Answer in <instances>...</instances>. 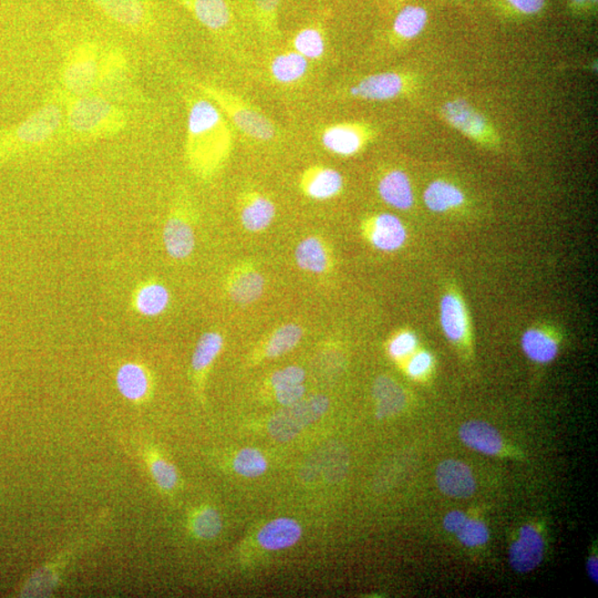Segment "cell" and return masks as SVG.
Segmentation results:
<instances>
[{
    "mask_svg": "<svg viewBox=\"0 0 598 598\" xmlns=\"http://www.w3.org/2000/svg\"><path fill=\"white\" fill-rule=\"evenodd\" d=\"M305 380V371L299 367L290 366L275 372L272 377V385L275 390L279 388L301 385Z\"/></svg>",
    "mask_w": 598,
    "mask_h": 598,
    "instance_id": "60d3db41",
    "label": "cell"
},
{
    "mask_svg": "<svg viewBox=\"0 0 598 598\" xmlns=\"http://www.w3.org/2000/svg\"><path fill=\"white\" fill-rule=\"evenodd\" d=\"M104 46L91 35H85L66 50L59 71L60 94L74 98L91 94L98 85Z\"/></svg>",
    "mask_w": 598,
    "mask_h": 598,
    "instance_id": "3957f363",
    "label": "cell"
},
{
    "mask_svg": "<svg viewBox=\"0 0 598 598\" xmlns=\"http://www.w3.org/2000/svg\"><path fill=\"white\" fill-rule=\"evenodd\" d=\"M130 119L125 105L98 92L66 98L64 124L58 139L64 137L69 143L109 139L124 133L130 126Z\"/></svg>",
    "mask_w": 598,
    "mask_h": 598,
    "instance_id": "7a4b0ae2",
    "label": "cell"
},
{
    "mask_svg": "<svg viewBox=\"0 0 598 598\" xmlns=\"http://www.w3.org/2000/svg\"><path fill=\"white\" fill-rule=\"evenodd\" d=\"M424 203L433 212H446L458 208L464 202V196L452 184L437 181L428 187L424 192Z\"/></svg>",
    "mask_w": 598,
    "mask_h": 598,
    "instance_id": "d4e9b609",
    "label": "cell"
},
{
    "mask_svg": "<svg viewBox=\"0 0 598 598\" xmlns=\"http://www.w3.org/2000/svg\"><path fill=\"white\" fill-rule=\"evenodd\" d=\"M296 260L300 269L313 273H323L329 264L326 250L319 239H304L296 249Z\"/></svg>",
    "mask_w": 598,
    "mask_h": 598,
    "instance_id": "83f0119b",
    "label": "cell"
},
{
    "mask_svg": "<svg viewBox=\"0 0 598 598\" xmlns=\"http://www.w3.org/2000/svg\"><path fill=\"white\" fill-rule=\"evenodd\" d=\"M443 115L454 127L474 139L488 135L487 121L465 101L450 102L444 106Z\"/></svg>",
    "mask_w": 598,
    "mask_h": 598,
    "instance_id": "e0dca14e",
    "label": "cell"
},
{
    "mask_svg": "<svg viewBox=\"0 0 598 598\" xmlns=\"http://www.w3.org/2000/svg\"><path fill=\"white\" fill-rule=\"evenodd\" d=\"M223 347L222 336L218 332H207L198 342L192 358V367L196 371L206 370L212 364Z\"/></svg>",
    "mask_w": 598,
    "mask_h": 598,
    "instance_id": "4dcf8cb0",
    "label": "cell"
},
{
    "mask_svg": "<svg viewBox=\"0 0 598 598\" xmlns=\"http://www.w3.org/2000/svg\"><path fill=\"white\" fill-rule=\"evenodd\" d=\"M439 489L448 497L464 499L471 497L475 481L471 470L457 460H446L439 464L436 472Z\"/></svg>",
    "mask_w": 598,
    "mask_h": 598,
    "instance_id": "30bf717a",
    "label": "cell"
},
{
    "mask_svg": "<svg viewBox=\"0 0 598 598\" xmlns=\"http://www.w3.org/2000/svg\"><path fill=\"white\" fill-rule=\"evenodd\" d=\"M303 431L300 424L296 421V419L291 416L288 408L275 413L270 419L269 423V431L276 441L280 442H288Z\"/></svg>",
    "mask_w": 598,
    "mask_h": 598,
    "instance_id": "8d00e7d4",
    "label": "cell"
},
{
    "mask_svg": "<svg viewBox=\"0 0 598 598\" xmlns=\"http://www.w3.org/2000/svg\"><path fill=\"white\" fill-rule=\"evenodd\" d=\"M196 86L243 135L258 141L273 140L276 137L273 122L241 96L209 84L198 83Z\"/></svg>",
    "mask_w": 598,
    "mask_h": 598,
    "instance_id": "277c9868",
    "label": "cell"
},
{
    "mask_svg": "<svg viewBox=\"0 0 598 598\" xmlns=\"http://www.w3.org/2000/svg\"><path fill=\"white\" fill-rule=\"evenodd\" d=\"M368 140L365 127L355 124L327 126L320 133L321 145L340 157H351L361 150Z\"/></svg>",
    "mask_w": 598,
    "mask_h": 598,
    "instance_id": "ba28073f",
    "label": "cell"
},
{
    "mask_svg": "<svg viewBox=\"0 0 598 598\" xmlns=\"http://www.w3.org/2000/svg\"><path fill=\"white\" fill-rule=\"evenodd\" d=\"M130 60L119 47L105 49L98 85L95 92L125 105L132 90Z\"/></svg>",
    "mask_w": 598,
    "mask_h": 598,
    "instance_id": "8992f818",
    "label": "cell"
},
{
    "mask_svg": "<svg viewBox=\"0 0 598 598\" xmlns=\"http://www.w3.org/2000/svg\"><path fill=\"white\" fill-rule=\"evenodd\" d=\"M96 529L90 530L88 533L80 536L78 540L73 542L68 545V549L59 553V559L54 557V560L45 564L42 569H39L35 573L30 577L22 591L24 597H48L57 589L60 577L63 575L66 564L70 559L78 553L81 550L86 548L89 542L96 540Z\"/></svg>",
    "mask_w": 598,
    "mask_h": 598,
    "instance_id": "52a82bcc",
    "label": "cell"
},
{
    "mask_svg": "<svg viewBox=\"0 0 598 598\" xmlns=\"http://www.w3.org/2000/svg\"><path fill=\"white\" fill-rule=\"evenodd\" d=\"M234 469L242 477L258 478L268 470V461L258 450L247 448L235 457Z\"/></svg>",
    "mask_w": 598,
    "mask_h": 598,
    "instance_id": "d590c367",
    "label": "cell"
},
{
    "mask_svg": "<svg viewBox=\"0 0 598 598\" xmlns=\"http://www.w3.org/2000/svg\"><path fill=\"white\" fill-rule=\"evenodd\" d=\"M329 401L325 396L317 395L309 399H301L293 406L288 407L291 416L296 419L301 428L319 421L329 410Z\"/></svg>",
    "mask_w": 598,
    "mask_h": 598,
    "instance_id": "f546056e",
    "label": "cell"
},
{
    "mask_svg": "<svg viewBox=\"0 0 598 598\" xmlns=\"http://www.w3.org/2000/svg\"><path fill=\"white\" fill-rule=\"evenodd\" d=\"M191 528L198 539L212 540L222 531L221 516L214 509H203L194 515Z\"/></svg>",
    "mask_w": 598,
    "mask_h": 598,
    "instance_id": "74e56055",
    "label": "cell"
},
{
    "mask_svg": "<svg viewBox=\"0 0 598 598\" xmlns=\"http://www.w3.org/2000/svg\"><path fill=\"white\" fill-rule=\"evenodd\" d=\"M417 342V337L412 332H401L391 340L390 354L395 360H402L415 351Z\"/></svg>",
    "mask_w": 598,
    "mask_h": 598,
    "instance_id": "ab89813d",
    "label": "cell"
},
{
    "mask_svg": "<svg viewBox=\"0 0 598 598\" xmlns=\"http://www.w3.org/2000/svg\"><path fill=\"white\" fill-rule=\"evenodd\" d=\"M276 208L268 198L252 194L245 198L242 209V223L250 232L262 231L273 222Z\"/></svg>",
    "mask_w": 598,
    "mask_h": 598,
    "instance_id": "603a6c76",
    "label": "cell"
},
{
    "mask_svg": "<svg viewBox=\"0 0 598 598\" xmlns=\"http://www.w3.org/2000/svg\"><path fill=\"white\" fill-rule=\"evenodd\" d=\"M457 534L459 541L468 548L487 543L490 536L487 526L477 520H467Z\"/></svg>",
    "mask_w": 598,
    "mask_h": 598,
    "instance_id": "f35d334b",
    "label": "cell"
},
{
    "mask_svg": "<svg viewBox=\"0 0 598 598\" xmlns=\"http://www.w3.org/2000/svg\"><path fill=\"white\" fill-rule=\"evenodd\" d=\"M117 386L122 396L132 402L145 400L150 390L149 377L145 368L127 362L119 368L117 374Z\"/></svg>",
    "mask_w": 598,
    "mask_h": 598,
    "instance_id": "ffe728a7",
    "label": "cell"
},
{
    "mask_svg": "<svg viewBox=\"0 0 598 598\" xmlns=\"http://www.w3.org/2000/svg\"><path fill=\"white\" fill-rule=\"evenodd\" d=\"M544 542L533 526L525 525L519 539L510 549V563L520 573H528L538 567L543 559Z\"/></svg>",
    "mask_w": 598,
    "mask_h": 598,
    "instance_id": "9c48e42d",
    "label": "cell"
},
{
    "mask_svg": "<svg viewBox=\"0 0 598 598\" xmlns=\"http://www.w3.org/2000/svg\"><path fill=\"white\" fill-rule=\"evenodd\" d=\"M145 459L157 487L163 492H172L177 487L178 474L175 465L158 456L156 450L147 449Z\"/></svg>",
    "mask_w": 598,
    "mask_h": 598,
    "instance_id": "4316f807",
    "label": "cell"
},
{
    "mask_svg": "<svg viewBox=\"0 0 598 598\" xmlns=\"http://www.w3.org/2000/svg\"><path fill=\"white\" fill-rule=\"evenodd\" d=\"M515 8L525 14H535L544 6V0H509Z\"/></svg>",
    "mask_w": 598,
    "mask_h": 598,
    "instance_id": "f6af8a7d",
    "label": "cell"
},
{
    "mask_svg": "<svg viewBox=\"0 0 598 598\" xmlns=\"http://www.w3.org/2000/svg\"><path fill=\"white\" fill-rule=\"evenodd\" d=\"M405 88V80L396 73H382L367 76L352 86L350 95L365 100L385 101L396 98Z\"/></svg>",
    "mask_w": 598,
    "mask_h": 598,
    "instance_id": "8fae6325",
    "label": "cell"
},
{
    "mask_svg": "<svg viewBox=\"0 0 598 598\" xmlns=\"http://www.w3.org/2000/svg\"><path fill=\"white\" fill-rule=\"evenodd\" d=\"M374 395L378 402V417L395 415L406 403L405 393L390 378L381 377L375 383Z\"/></svg>",
    "mask_w": 598,
    "mask_h": 598,
    "instance_id": "484cf974",
    "label": "cell"
},
{
    "mask_svg": "<svg viewBox=\"0 0 598 598\" xmlns=\"http://www.w3.org/2000/svg\"><path fill=\"white\" fill-rule=\"evenodd\" d=\"M407 239L402 222L392 214L383 213L372 219L370 241L374 247L386 252L400 248Z\"/></svg>",
    "mask_w": 598,
    "mask_h": 598,
    "instance_id": "5bb4252c",
    "label": "cell"
},
{
    "mask_svg": "<svg viewBox=\"0 0 598 598\" xmlns=\"http://www.w3.org/2000/svg\"><path fill=\"white\" fill-rule=\"evenodd\" d=\"M433 365V358L429 352L421 351L412 357L408 365V374L412 378H422L431 371Z\"/></svg>",
    "mask_w": 598,
    "mask_h": 598,
    "instance_id": "b9f144b4",
    "label": "cell"
},
{
    "mask_svg": "<svg viewBox=\"0 0 598 598\" xmlns=\"http://www.w3.org/2000/svg\"><path fill=\"white\" fill-rule=\"evenodd\" d=\"M280 0H255L260 13L269 15V17L272 16L276 13V9L279 7Z\"/></svg>",
    "mask_w": 598,
    "mask_h": 598,
    "instance_id": "bcb514c9",
    "label": "cell"
},
{
    "mask_svg": "<svg viewBox=\"0 0 598 598\" xmlns=\"http://www.w3.org/2000/svg\"><path fill=\"white\" fill-rule=\"evenodd\" d=\"M300 536L301 528L296 521L280 518L266 524L259 531L258 541L265 550L279 551L298 543Z\"/></svg>",
    "mask_w": 598,
    "mask_h": 598,
    "instance_id": "2e32d148",
    "label": "cell"
},
{
    "mask_svg": "<svg viewBox=\"0 0 598 598\" xmlns=\"http://www.w3.org/2000/svg\"><path fill=\"white\" fill-rule=\"evenodd\" d=\"M522 349L530 360L541 364L553 360L559 351V346L553 337L535 329L524 332Z\"/></svg>",
    "mask_w": 598,
    "mask_h": 598,
    "instance_id": "cb8c5ba5",
    "label": "cell"
},
{
    "mask_svg": "<svg viewBox=\"0 0 598 598\" xmlns=\"http://www.w3.org/2000/svg\"><path fill=\"white\" fill-rule=\"evenodd\" d=\"M301 336H303V331L298 325L289 324L280 327L270 339L268 349H266V355L279 357L286 354L299 344Z\"/></svg>",
    "mask_w": 598,
    "mask_h": 598,
    "instance_id": "e575fe53",
    "label": "cell"
},
{
    "mask_svg": "<svg viewBox=\"0 0 598 598\" xmlns=\"http://www.w3.org/2000/svg\"><path fill=\"white\" fill-rule=\"evenodd\" d=\"M441 319L444 334L453 342L461 341L468 332V315L463 301L454 294L443 296Z\"/></svg>",
    "mask_w": 598,
    "mask_h": 598,
    "instance_id": "d6986e66",
    "label": "cell"
},
{
    "mask_svg": "<svg viewBox=\"0 0 598 598\" xmlns=\"http://www.w3.org/2000/svg\"><path fill=\"white\" fill-rule=\"evenodd\" d=\"M180 3L211 32H221L231 23V9L227 0H180Z\"/></svg>",
    "mask_w": 598,
    "mask_h": 598,
    "instance_id": "7c38bea8",
    "label": "cell"
},
{
    "mask_svg": "<svg viewBox=\"0 0 598 598\" xmlns=\"http://www.w3.org/2000/svg\"><path fill=\"white\" fill-rule=\"evenodd\" d=\"M309 61L295 50L276 56L270 64V74L279 84L289 85L303 79L309 70Z\"/></svg>",
    "mask_w": 598,
    "mask_h": 598,
    "instance_id": "7402d4cb",
    "label": "cell"
},
{
    "mask_svg": "<svg viewBox=\"0 0 598 598\" xmlns=\"http://www.w3.org/2000/svg\"><path fill=\"white\" fill-rule=\"evenodd\" d=\"M344 187V178L339 171L326 167H314L304 173L301 188L306 196L315 199L334 198Z\"/></svg>",
    "mask_w": 598,
    "mask_h": 598,
    "instance_id": "4fadbf2b",
    "label": "cell"
},
{
    "mask_svg": "<svg viewBox=\"0 0 598 598\" xmlns=\"http://www.w3.org/2000/svg\"><path fill=\"white\" fill-rule=\"evenodd\" d=\"M117 28L147 37L156 30L157 14L152 0H88Z\"/></svg>",
    "mask_w": 598,
    "mask_h": 598,
    "instance_id": "5b68a950",
    "label": "cell"
},
{
    "mask_svg": "<svg viewBox=\"0 0 598 598\" xmlns=\"http://www.w3.org/2000/svg\"><path fill=\"white\" fill-rule=\"evenodd\" d=\"M460 438L475 451L494 456L502 450L503 442L497 429L483 421H469L460 428Z\"/></svg>",
    "mask_w": 598,
    "mask_h": 598,
    "instance_id": "9a60e30c",
    "label": "cell"
},
{
    "mask_svg": "<svg viewBox=\"0 0 598 598\" xmlns=\"http://www.w3.org/2000/svg\"><path fill=\"white\" fill-rule=\"evenodd\" d=\"M575 2H584V0H575Z\"/></svg>",
    "mask_w": 598,
    "mask_h": 598,
    "instance_id": "c3c4849f",
    "label": "cell"
},
{
    "mask_svg": "<svg viewBox=\"0 0 598 598\" xmlns=\"http://www.w3.org/2000/svg\"><path fill=\"white\" fill-rule=\"evenodd\" d=\"M276 390V399L285 407H289L295 405L301 400L304 397L305 388L303 383L301 385L288 386L279 388Z\"/></svg>",
    "mask_w": 598,
    "mask_h": 598,
    "instance_id": "7bdbcfd3",
    "label": "cell"
},
{
    "mask_svg": "<svg viewBox=\"0 0 598 598\" xmlns=\"http://www.w3.org/2000/svg\"><path fill=\"white\" fill-rule=\"evenodd\" d=\"M295 51L308 60H317L323 57L326 49L325 38L317 28H305L293 39Z\"/></svg>",
    "mask_w": 598,
    "mask_h": 598,
    "instance_id": "1f68e13d",
    "label": "cell"
},
{
    "mask_svg": "<svg viewBox=\"0 0 598 598\" xmlns=\"http://www.w3.org/2000/svg\"><path fill=\"white\" fill-rule=\"evenodd\" d=\"M427 19L428 15L423 8L408 6L399 13L393 28L400 37L410 39L421 33Z\"/></svg>",
    "mask_w": 598,
    "mask_h": 598,
    "instance_id": "d6a6232c",
    "label": "cell"
},
{
    "mask_svg": "<svg viewBox=\"0 0 598 598\" xmlns=\"http://www.w3.org/2000/svg\"><path fill=\"white\" fill-rule=\"evenodd\" d=\"M233 149V133L228 120L207 96L188 101L186 157L191 170L211 177L228 160Z\"/></svg>",
    "mask_w": 598,
    "mask_h": 598,
    "instance_id": "6da1fadb",
    "label": "cell"
},
{
    "mask_svg": "<svg viewBox=\"0 0 598 598\" xmlns=\"http://www.w3.org/2000/svg\"><path fill=\"white\" fill-rule=\"evenodd\" d=\"M380 193L383 201L399 209H409L413 204L410 181L406 173L391 171L380 182Z\"/></svg>",
    "mask_w": 598,
    "mask_h": 598,
    "instance_id": "44dd1931",
    "label": "cell"
},
{
    "mask_svg": "<svg viewBox=\"0 0 598 598\" xmlns=\"http://www.w3.org/2000/svg\"><path fill=\"white\" fill-rule=\"evenodd\" d=\"M264 279L258 273L238 276L231 286V298L238 303L248 304L257 300L263 293Z\"/></svg>",
    "mask_w": 598,
    "mask_h": 598,
    "instance_id": "836d02e7",
    "label": "cell"
},
{
    "mask_svg": "<svg viewBox=\"0 0 598 598\" xmlns=\"http://www.w3.org/2000/svg\"><path fill=\"white\" fill-rule=\"evenodd\" d=\"M587 570H589V574L592 577V580L597 583V559L593 556L587 563Z\"/></svg>",
    "mask_w": 598,
    "mask_h": 598,
    "instance_id": "7dc6e473",
    "label": "cell"
},
{
    "mask_svg": "<svg viewBox=\"0 0 598 598\" xmlns=\"http://www.w3.org/2000/svg\"><path fill=\"white\" fill-rule=\"evenodd\" d=\"M467 516L462 512H460V511H453V512H450L446 518H444L443 526L448 532L458 533L463 524L467 522Z\"/></svg>",
    "mask_w": 598,
    "mask_h": 598,
    "instance_id": "ee69618b",
    "label": "cell"
},
{
    "mask_svg": "<svg viewBox=\"0 0 598 598\" xmlns=\"http://www.w3.org/2000/svg\"><path fill=\"white\" fill-rule=\"evenodd\" d=\"M163 239L167 253L177 259L188 258L196 247V237L191 225L186 218L177 214L167 219L163 231Z\"/></svg>",
    "mask_w": 598,
    "mask_h": 598,
    "instance_id": "ac0fdd59",
    "label": "cell"
},
{
    "mask_svg": "<svg viewBox=\"0 0 598 598\" xmlns=\"http://www.w3.org/2000/svg\"><path fill=\"white\" fill-rule=\"evenodd\" d=\"M170 301V294L165 286L160 284H150L139 290L137 295V309L142 315H160L167 308Z\"/></svg>",
    "mask_w": 598,
    "mask_h": 598,
    "instance_id": "f1b7e54d",
    "label": "cell"
}]
</instances>
